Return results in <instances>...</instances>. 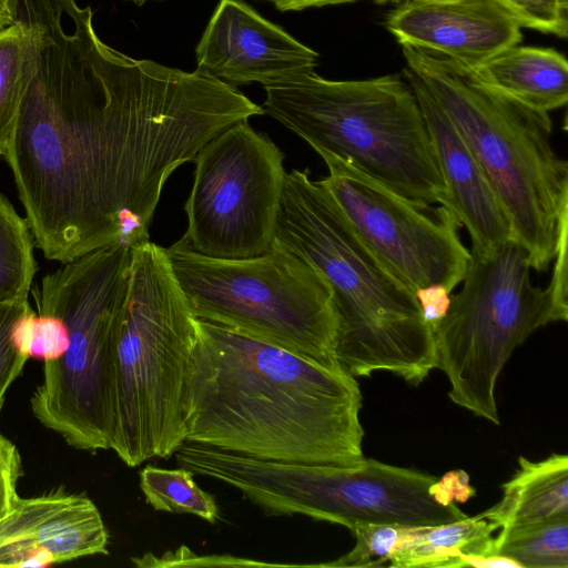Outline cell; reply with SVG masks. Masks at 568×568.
I'll list each match as a JSON object with an SVG mask.
<instances>
[{"mask_svg": "<svg viewBox=\"0 0 568 568\" xmlns=\"http://www.w3.org/2000/svg\"><path fill=\"white\" fill-rule=\"evenodd\" d=\"M36 64L6 160L37 246L62 264L149 241L169 176L264 113L235 87L105 44L75 0H14Z\"/></svg>", "mask_w": 568, "mask_h": 568, "instance_id": "cell-1", "label": "cell"}, {"mask_svg": "<svg viewBox=\"0 0 568 568\" xmlns=\"http://www.w3.org/2000/svg\"><path fill=\"white\" fill-rule=\"evenodd\" d=\"M196 328L185 442L271 462L364 460L355 377L212 322Z\"/></svg>", "mask_w": 568, "mask_h": 568, "instance_id": "cell-2", "label": "cell"}, {"mask_svg": "<svg viewBox=\"0 0 568 568\" xmlns=\"http://www.w3.org/2000/svg\"><path fill=\"white\" fill-rule=\"evenodd\" d=\"M274 242L303 257L329 286L335 356L347 374L386 371L417 386L437 368L435 335L415 293L364 243L307 169L285 175Z\"/></svg>", "mask_w": 568, "mask_h": 568, "instance_id": "cell-3", "label": "cell"}, {"mask_svg": "<svg viewBox=\"0 0 568 568\" xmlns=\"http://www.w3.org/2000/svg\"><path fill=\"white\" fill-rule=\"evenodd\" d=\"M403 54L477 161L531 268L547 271L568 223V163L552 146L549 113L488 87L445 55L408 45Z\"/></svg>", "mask_w": 568, "mask_h": 568, "instance_id": "cell-4", "label": "cell"}, {"mask_svg": "<svg viewBox=\"0 0 568 568\" xmlns=\"http://www.w3.org/2000/svg\"><path fill=\"white\" fill-rule=\"evenodd\" d=\"M264 89V113L321 158L346 161L413 203L447 207L446 185L407 80H328L313 72Z\"/></svg>", "mask_w": 568, "mask_h": 568, "instance_id": "cell-5", "label": "cell"}, {"mask_svg": "<svg viewBox=\"0 0 568 568\" xmlns=\"http://www.w3.org/2000/svg\"><path fill=\"white\" fill-rule=\"evenodd\" d=\"M131 272V247L108 245L64 263L32 290L37 314L61 321L68 345L44 361L30 404L68 445L111 449L115 428L114 353Z\"/></svg>", "mask_w": 568, "mask_h": 568, "instance_id": "cell-6", "label": "cell"}, {"mask_svg": "<svg viewBox=\"0 0 568 568\" xmlns=\"http://www.w3.org/2000/svg\"><path fill=\"white\" fill-rule=\"evenodd\" d=\"M196 321L165 248H131L126 302L114 353L111 449L129 467L169 458L185 442V404Z\"/></svg>", "mask_w": 568, "mask_h": 568, "instance_id": "cell-7", "label": "cell"}, {"mask_svg": "<svg viewBox=\"0 0 568 568\" xmlns=\"http://www.w3.org/2000/svg\"><path fill=\"white\" fill-rule=\"evenodd\" d=\"M178 463L194 475L224 483L267 516H307L347 527L385 524L435 527L468 516L439 499L429 474L372 458L355 467L261 460L196 443Z\"/></svg>", "mask_w": 568, "mask_h": 568, "instance_id": "cell-8", "label": "cell"}, {"mask_svg": "<svg viewBox=\"0 0 568 568\" xmlns=\"http://www.w3.org/2000/svg\"><path fill=\"white\" fill-rule=\"evenodd\" d=\"M165 252L196 318L343 369L335 356L332 291L300 255L276 242L266 253L242 260L203 256L178 242Z\"/></svg>", "mask_w": 568, "mask_h": 568, "instance_id": "cell-9", "label": "cell"}, {"mask_svg": "<svg viewBox=\"0 0 568 568\" xmlns=\"http://www.w3.org/2000/svg\"><path fill=\"white\" fill-rule=\"evenodd\" d=\"M462 291L434 331L448 397L499 425L495 389L511 353L535 331L568 318L567 295L532 285L525 248L514 239L488 253L474 247Z\"/></svg>", "mask_w": 568, "mask_h": 568, "instance_id": "cell-10", "label": "cell"}, {"mask_svg": "<svg viewBox=\"0 0 568 568\" xmlns=\"http://www.w3.org/2000/svg\"><path fill=\"white\" fill-rule=\"evenodd\" d=\"M282 151L247 120L211 139L194 159L184 204L182 246L203 256L242 260L271 250L284 189Z\"/></svg>", "mask_w": 568, "mask_h": 568, "instance_id": "cell-11", "label": "cell"}, {"mask_svg": "<svg viewBox=\"0 0 568 568\" xmlns=\"http://www.w3.org/2000/svg\"><path fill=\"white\" fill-rule=\"evenodd\" d=\"M322 159L328 174L318 182L387 267L414 293L435 283L453 293L470 256L455 213L440 204L413 203L346 161Z\"/></svg>", "mask_w": 568, "mask_h": 568, "instance_id": "cell-12", "label": "cell"}, {"mask_svg": "<svg viewBox=\"0 0 568 568\" xmlns=\"http://www.w3.org/2000/svg\"><path fill=\"white\" fill-rule=\"evenodd\" d=\"M196 70L264 87L315 72L318 53L239 0H220L195 48Z\"/></svg>", "mask_w": 568, "mask_h": 568, "instance_id": "cell-13", "label": "cell"}, {"mask_svg": "<svg viewBox=\"0 0 568 568\" xmlns=\"http://www.w3.org/2000/svg\"><path fill=\"white\" fill-rule=\"evenodd\" d=\"M404 47L476 69L523 39L521 26L498 0H402L385 21Z\"/></svg>", "mask_w": 568, "mask_h": 568, "instance_id": "cell-14", "label": "cell"}, {"mask_svg": "<svg viewBox=\"0 0 568 568\" xmlns=\"http://www.w3.org/2000/svg\"><path fill=\"white\" fill-rule=\"evenodd\" d=\"M109 532L88 497L55 490L20 498L0 521V567H48L108 555Z\"/></svg>", "mask_w": 568, "mask_h": 568, "instance_id": "cell-15", "label": "cell"}, {"mask_svg": "<svg viewBox=\"0 0 568 568\" xmlns=\"http://www.w3.org/2000/svg\"><path fill=\"white\" fill-rule=\"evenodd\" d=\"M404 74L416 94L426 122L447 190V207L466 227L471 247L488 253L514 239L505 210L437 100L414 72L406 68Z\"/></svg>", "mask_w": 568, "mask_h": 568, "instance_id": "cell-16", "label": "cell"}, {"mask_svg": "<svg viewBox=\"0 0 568 568\" xmlns=\"http://www.w3.org/2000/svg\"><path fill=\"white\" fill-rule=\"evenodd\" d=\"M488 87L539 111L565 106L568 101V62L551 48L509 47L476 69Z\"/></svg>", "mask_w": 568, "mask_h": 568, "instance_id": "cell-17", "label": "cell"}, {"mask_svg": "<svg viewBox=\"0 0 568 568\" xmlns=\"http://www.w3.org/2000/svg\"><path fill=\"white\" fill-rule=\"evenodd\" d=\"M501 488L500 500L478 514L500 530L568 517V456L552 454L539 462L520 456Z\"/></svg>", "mask_w": 568, "mask_h": 568, "instance_id": "cell-18", "label": "cell"}, {"mask_svg": "<svg viewBox=\"0 0 568 568\" xmlns=\"http://www.w3.org/2000/svg\"><path fill=\"white\" fill-rule=\"evenodd\" d=\"M498 527L476 515L435 527L405 528L388 559L390 567H462L460 556H491Z\"/></svg>", "mask_w": 568, "mask_h": 568, "instance_id": "cell-19", "label": "cell"}, {"mask_svg": "<svg viewBox=\"0 0 568 568\" xmlns=\"http://www.w3.org/2000/svg\"><path fill=\"white\" fill-rule=\"evenodd\" d=\"M36 44L18 20L0 29V156L6 158L19 109L33 73Z\"/></svg>", "mask_w": 568, "mask_h": 568, "instance_id": "cell-20", "label": "cell"}, {"mask_svg": "<svg viewBox=\"0 0 568 568\" xmlns=\"http://www.w3.org/2000/svg\"><path fill=\"white\" fill-rule=\"evenodd\" d=\"M37 268L30 226L0 194V305L27 302Z\"/></svg>", "mask_w": 568, "mask_h": 568, "instance_id": "cell-21", "label": "cell"}, {"mask_svg": "<svg viewBox=\"0 0 568 568\" xmlns=\"http://www.w3.org/2000/svg\"><path fill=\"white\" fill-rule=\"evenodd\" d=\"M490 555L510 558L520 568H568V517L500 530Z\"/></svg>", "mask_w": 568, "mask_h": 568, "instance_id": "cell-22", "label": "cell"}, {"mask_svg": "<svg viewBox=\"0 0 568 568\" xmlns=\"http://www.w3.org/2000/svg\"><path fill=\"white\" fill-rule=\"evenodd\" d=\"M193 475L184 467L165 469L146 465L140 471V488L155 510L191 514L214 524L220 516L217 504L195 484Z\"/></svg>", "mask_w": 568, "mask_h": 568, "instance_id": "cell-23", "label": "cell"}, {"mask_svg": "<svg viewBox=\"0 0 568 568\" xmlns=\"http://www.w3.org/2000/svg\"><path fill=\"white\" fill-rule=\"evenodd\" d=\"M406 527L385 524L356 526L351 531L356 542L341 558L316 566L324 567H377L385 566L397 548Z\"/></svg>", "mask_w": 568, "mask_h": 568, "instance_id": "cell-24", "label": "cell"}, {"mask_svg": "<svg viewBox=\"0 0 568 568\" xmlns=\"http://www.w3.org/2000/svg\"><path fill=\"white\" fill-rule=\"evenodd\" d=\"M31 310L29 301L0 305V412L7 392L30 358L19 335V324Z\"/></svg>", "mask_w": 568, "mask_h": 568, "instance_id": "cell-25", "label": "cell"}, {"mask_svg": "<svg viewBox=\"0 0 568 568\" xmlns=\"http://www.w3.org/2000/svg\"><path fill=\"white\" fill-rule=\"evenodd\" d=\"M521 27L558 38L568 36V0H498Z\"/></svg>", "mask_w": 568, "mask_h": 568, "instance_id": "cell-26", "label": "cell"}, {"mask_svg": "<svg viewBox=\"0 0 568 568\" xmlns=\"http://www.w3.org/2000/svg\"><path fill=\"white\" fill-rule=\"evenodd\" d=\"M23 474L18 447L0 432V521L17 507L18 483Z\"/></svg>", "mask_w": 568, "mask_h": 568, "instance_id": "cell-27", "label": "cell"}, {"mask_svg": "<svg viewBox=\"0 0 568 568\" xmlns=\"http://www.w3.org/2000/svg\"><path fill=\"white\" fill-rule=\"evenodd\" d=\"M415 296L424 321L434 332L449 308L452 293L445 285L435 283L416 290Z\"/></svg>", "mask_w": 568, "mask_h": 568, "instance_id": "cell-28", "label": "cell"}, {"mask_svg": "<svg viewBox=\"0 0 568 568\" xmlns=\"http://www.w3.org/2000/svg\"><path fill=\"white\" fill-rule=\"evenodd\" d=\"M440 500L452 503L454 499L466 500L475 494L468 484V476L462 471H450L434 484Z\"/></svg>", "mask_w": 568, "mask_h": 568, "instance_id": "cell-29", "label": "cell"}, {"mask_svg": "<svg viewBox=\"0 0 568 568\" xmlns=\"http://www.w3.org/2000/svg\"><path fill=\"white\" fill-rule=\"evenodd\" d=\"M271 2L280 11H301L307 8H320L332 4L354 2L357 0H264ZM378 3L399 0H372Z\"/></svg>", "mask_w": 568, "mask_h": 568, "instance_id": "cell-30", "label": "cell"}, {"mask_svg": "<svg viewBox=\"0 0 568 568\" xmlns=\"http://www.w3.org/2000/svg\"><path fill=\"white\" fill-rule=\"evenodd\" d=\"M462 567H477V568H520L519 564L515 560L498 556H479V555H463L460 556Z\"/></svg>", "mask_w": 568, "mask_h": 568, "instance_id": "cell-31", "label": "cell"}, {"mask_svg": "<svg viewBox=\"0 0 568 568\" xmlns=\"http://www.w3.org/2000/svg\"><path fill=\"white\" fill-rule=\"evenodd\" d=\"M14 21V0H0V29Z\"/></svg>", "mask_w": 568, "mask_h": 568, "instance_id": "cell-32", "label": "cell"}, {"mask_svg": "<svg viewBox=\"0 0 568 568\" xmlns=\"http://www.w3.org/2000/svg\"><path fill=\"white\" fill-rule=\"evenodd\" d=\"M130 1L134 2L138 6H142L143 3H145L146 1H150V0H130Z\"/></svg>", "mask_w": 568, "mask_h": 568, "instance_id": "cell-33", "label": "cell"}]
</instances>
